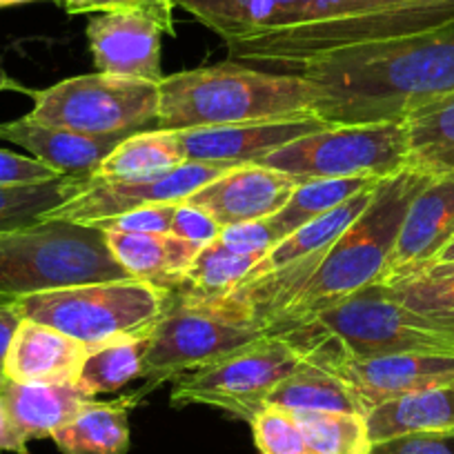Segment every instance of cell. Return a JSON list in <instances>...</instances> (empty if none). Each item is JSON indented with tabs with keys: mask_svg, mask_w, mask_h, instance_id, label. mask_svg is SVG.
Returning a JSON list of instances; mask_svg holds the SVG:
<instances>
[{
	"mask_svg": "<svg viewBox=\"0 0 454 454\" xmlns=\"http://www.w3.org/2000/svg\"><path fill=\"white\" fill-rule=\"evenodd\" d=\"M59 176V172L32 156L0 150V185H34V183L54 181Z\"/></svg>",
	"mask_w": 454,
	"mask_h": 454,
	"instance_id": "40",
	"label": "cell"
},
{
	"mask_svg": "<svg viewBox=\"0 0 454 454\" xmlns=\"http://www.w3.org/2000/svg\"><path fill=\"white\" fill-rule=\"evenodd\" d=\"M0 401L25 439H47L72 423L94 396L85 395L76 381L19 383L0 379Z\"/></svg>",
	"mask_w": 454,
	"mask_h": 454,
	"instance_id": "20",
	"label": "cell"
},
{
	"mask_svg": "<svg viewBox=\"0 0 454 454\" xmlns=\"http://www.w3.org/2000/svg\"><path fill=\"white\" fill-rule=\"evenodd\" d=\"M0 379H3V370H0Z\"/></svg>",
	"mask_w": 454,
	"mask_h": 454,
	"instance_id": "46",
	"label": "cell"
},
{
	"mask_svg": "<svg viewBox=\"0 0 454 454\" xmlns=\"http://www.w3.org/2000/svg\"><path fill=\"white\" fill-rule=\"evenodd\" d=\"M383 286L423 327L454 339V272L421 270Z\"/></svg>",
	"mask_w": 454,
	"mask_h": 454,
	"instance_id": "29",
	"label": "cell"
},
{
	"mask_svg": "<svg viewBox=\"0 0 454 454\" xmlns=\"http://www.w3.org/2000/svg\"><path fill=\"white\" fill-rule=\"evenodd\" d=\"M454 237V172L434 176L410 203L387 256L386 277L392 283L419 272Z\"/></svg>",
	"mask_w": 454,
	"mask_h": 454,
	"instance_id": "15",
	"label": "cell"
},
{
	"mask_svg": "<svg viewBox=\"0 0 454 454\" xmlns=\"http://www.w3.org/2000/svg\"><path fill=\"white\" fill-rule=\"evenodd\" d=\"M181 163H185V156L174 129L137 132L114 147L112 154L98 165L91 178L129 181L169 172Z\"/></svg>",
	"mask_w": 454,
	"mask_h": 454,
	"instance_id": "27",
	"label": "cell"
},
{
	"mask_svg": "<svg viewBox=\"0 0 454 454\" xmlns=\"http://www.w3.org/2000/svg\"><path fill=\"white\" fill-rule=\"evenodd\" d=\"M379 185H381V183H379ZM377 187H370V190H364L361 194L352 196L350 200H346L343 205L334 207L332 212L305 223L303 227H299V230L292 232L290 237L278 241L277 246L254 265V270L247 274L246 281H254V278L265 277V274L270 272H277V270L286 268V265L299 263V261L308 259V256L334 246L336 239L346 232L348 227H350L352 223L365 212V207L372 203L374 194H377Z\"/></svg>",
	"mask_w": 454,
	"mask_h": 454,
	"instance_id": "23",
	"label": "cell"
},
{
	"mask_svg": "<svg viewBox=\"0 0 454 454\" xmlns=\"http://www.w3.org/2000/svg\"><path fill=\"white\" fill-rule=\"evenodd\" d=\"M330 128L318 116L294 121H270V123H243L227 128L181 129L178 143L185 160L196 163H239L250 165L281 150L296 138Z\"/></svg>",
	"mask_w": 454,
	"mask_h": 454,
	"instance_id": "16",
	"label": "cell"
},
{
	"mask_svg": "<svg viewBox=\"0 0 454 454\" xmlns=\"http://www.w3.org/2000/svg\"><path fill=\"white\" fill-rule=\"evenodd\" d=\"M321 87L301 74L234 63L172 74L159 82V129L227 128L317 116Z\"/></svg>",
	"mask_w": 454,
	"mask_h": 454,
	"instance_id": "3",
	"label": "cell"
},
{
	"mask_svg": "<svg viewBox=\"0 0 454 454\" xmlns=\"http://www.w3.org/2000/svg\"><path fill=\"white\" fill-rule=\"evenodd\" d=\"M277 339L286 340L303 361L325 370L401 352L454 355V339L423 327L383 283L355 292Z\"/></svg>",
	"mask_w": 454,
	"mask_h": 454,
	"instance_id": "5",
	"label": "cell"
},
{
	"mask_svg": "<svg viewBox=\"0 0 454 454\" xmlns=\"http://www.w3.org/2000/svg\"><path fill=\"white\" fill-rule=\"evenodd\" d=\"M0 452H14V454H29L27 439L23 432L16 427L12 421L10 412L5 410L3 401H0Z\"/></svg>",
	"mask_w": 454,
	"mask_h": 454,
	"instance_id": "41",
	"label": "cell"
},
{
	"mask_svg": "<svg viewBox=\"0 0 454 454\" xmlns=\"http://www.w3.org/2000/svg\"><path fill=\"white\" fill-rule=\"evenodd\" d=\"M296 74L321 87L327 125L403 121L454 94V23L318 56Z\"/></svg>",
	"mask_w": 454,
	"mask_h": 454,
	"instance_id": "1",
	"label": "cell"
},
{
	"mask_svg": "<svg viewBox=\"0 0 454 454\" xmlns=\"http://www.w3.org/2000/svg\"><path fill=\"white\" fill-rule=\"evenodd\" d=\"M160 36L163 29L154 20L129 12H105L87 25V41L98 72L156 85L165 78Z\"/></svg>",
	"mask_w": 454,
	"mask_h": 454,
	"instance_id": "17",
	"label": "cell"
},
{
	"mask_svg": "<svg viewBox=\"0 0 454 454\" xmlns=\"http://www.w3.org/2000/svg\"><path fill=\"white\" fill-rule=\"evenodd\" d=\"M32 121L90 138L132 137L159 116V85L138 78L87 74L29 94Z\"/></svg>",
	"mask_w": 454,
	"mask_h": 454,
	"instance_id": "10",
	"label": "cell"
},
{
	"mask_svg": "<svg viewBox=\"0 0 454 454\" xmlns=\"http://www.w3.org/2000/svg\"><path fill=\"white\" fill-rule=\"evenodd\" d=\"M0 138L27 150L32 159L41 160L60 176L87 178L112 154L114 147L128 137L90 138L23 116L0 123Z\"/></svg>",
	"mask_w": 454,
	"mask_h": 454,
	"instance_id": "18",
	"label": "cell"
},
{
	"mask_svg": "<svg viewBox=\"0 0 454 454\" xmlns=\"http://www.w3.org/2000/svg\"><path fill=\"white\" fill-rule=\"evenodd\" d=\"M265 405H278L290 412H348L365 417L364 405L346 381L308 361L270 392Z\"/></svg>",
	"mask_w": 454,
	"mask_h": 454,
	"instance_id": "25",
	"label": "cell"
},
{
	"mask_svg": "<svg viewBox=\"0 0 454 454\" xmlns=\"http://www.w3.org/2000/svg\"><path fill=\"white\" fill-rule=\"evenodd\" d=\"M410 163L403 121L330 125L287 143L254 165L286 172L299 181L314 178H392Z\"/></svg>",
	"mask_w": 454,
	"mask_h": 454,
	"instance_id": "9",
	"label": "cell"
},
{
	"mask_svg": "<svg viewBox=\"0 0 454 454\" xmlns=\"http://www.w3.org/2000/svg\"><path fill=\"white\" fill-rule=\"evenodd\" d=\"M20 3H29V0H0V7H10V5H20Z\"/></svg>",
	"mask_w": 454,
	"mask_h": 454,
	"instance_id": "45",
	"label": "cell"
},
{
	"mask_svg": "<svg viewBox=\"0 0 454 454\" xmlns=\"http://www.w3.org/2000/svg\"><path fill=\"white\" fill-rule=\"evenodd\" d=\"M169 232H172L174 237L196 243V246L200 247H207L218 241L223 227L218 225L207 212H203V209L196 207V205L181 200V203H176V214H174L172 230H169Z\"/></svg>",
	"mask_w": 454,
	"mask_h": 454,
	"instance_id": "38",
	"label": "cell"
},
{
	"mask_svg": "<svg viewBox=\"0 0 454 454\" xmlns=\"http://www.w3.org/2000/svg\"><path fill=\"white\" fill-rule=\"evenodd\" d=\"M20 321L23 318L19 317V312L12 305H0V370H3V361H5L7 350H10L12 336L19 330Z\"/></svg>",
	"mask_w": 454,
	"mask_h": 454,
	"instance_id": "42",
	"label": "cell"
},
{
	"mask_svg": "<svg viewBox=\"0 0 454 454\" xmlns=\"http://www.w3.org/2000/svg\"><path fill=\"white\" fill-rule=\"evenodd\" d=\"M147 350H150V336L90 348L78 368L76 386L94 399L105 392L121 390L129 381L143 377Z\"/></svg>",
	"mask_w": 454,
	"mask_h": 454,
	"instance_id": "30",
	"label": "cell"
},
{
	"mask_svg": "<svg viewBox=\"0 0 454 454\" xmlns=\"http://www.w3.org/2000/svg\"><path fill=\"white\" fill-rule=\"evenodd\" d=\"M241 168L239 163H196L185 160L169 172L154 176L129 178V181H109V178H85L82 190L74 199L51 209L43 221H67L81 225H94L105 218L121 216L132 209L147 205L181 203L187 196L199 192L214 178L230 169Z\"/></svg>",
	"mask_w": 454,
	"mask_h": 454,
	"instance_id": "12",
	"label": "cell"
},
{
	"mask_svg": "<svg viewBox=\"0 0 454 454\" xmlns=\"http://www.w3.org/2000/svg\"><path fill=\"white\" fill-rule=\"evenodd\" d=\"M67 14H105L129 12L154 20L163 34H174V0H67Z\"/></svg>",
	"mask_w": 454,
	"mask_h": 454,
	"instance_id": "35",
	"label": "cell"
},
{
	"mask_svg": "<svg viewBox=\"0 0 454 454\" xmlns=\"http://www.w3.org/2000/svg\"><path fill=\"white\" fill-rule=\"evenodd\" d=\"M372 454H454V430L396 436L372 445Z\"/></svg>",
	"mask_w": 454,
	"mask_h": 454,
	"instance_id": "39",
	"label": "cell"
},
{
	"mask_svg": "<svg viewBox=\"0 0 454 454\" xmlns=\"http://www.w3.org/2000/svg\"><path fill=\"white\" fill-rule=\"evenodd\" d=\"M301 183L286 172L250 163L214 178L185 203L207 212L221 227H232L277 214Z\"/></svg>",
	"mask_w": 454,
	"mask_h": 454,
	"instance_id": "14",
	"label": "cell"
},
{
	"mask_svg": "<svg viewBox=\"0 0 454 454\" xmlns=\"http://www.w3.org/2000/svg\"><path fill=\"white\" fill-rule=\"evenodd\" d=\"M63 3H67V0H63Z\"/></svg>",
	"mask_w": 454,
	"mask_h": 454,
	"instance_id": "47",
	"label": "cell"
},
{
	"mask_svg": "<svg viewBox=\"0 0 454 454\" xmlns=\"http://www.w3.org/2000/svg\"><path fill=\"white\" fill-rule=\"evenodd\" d=\"M252 434L261 454H312L294 412L265 405L252 419Z\"/></svg>",
	"mask_w": 454,
	"mask_h": 454,
	"instance_id": "34",
	"label": "cell"
},
{
	"mask_svg": "<svg viewBox=\"0 0 454 454\" xmlns=\"http://www.w3.org/2000/svg\"><path fill=\"white\" fill-rule=\"evenodd\" d=\"M0 91H20V94H32V90H27V87H23L20 82H16L14 78L7 76L3 69H0Z\"/></svg>",
	"mask_w": 454,
	"mask_h": 454,
	"instance_id": "43",
	"label": "cell"
},
{
	"mask_svg": "<svg viewBox=\"0 0 454 454\" xmlns=\"http://www.w3.org/2000/svg\"><path fill=\"white\" fill-rule=\"evenodd\" d=\"M303 364L299 355L277 336L247 343L218 361L176 377L174 405H209L252 423L265 408L270 392Z\"/></svg>",
	"mask_w": 454,
	"mask_h": 454,
	"instance_id": "11",
	"label": "cell"
},
{
	"mask_svg": "<svg viewBox=\"0 0 454 454\" xmlns=\"http://www.w3.org/2000/svg\"><path fill=\"white\" fill-rule=\"evenodd\" d=\"M87 350L54 327L23 318L3 361V377L19 383L76 381Z\"/></svg>",
	"mask_w": 454,
	"mask_h": 454,
	"instance_id": "19",
	"label": "cell"
},
{
	"mask_svg": "<svg viewBox=\"0 0 454 454\" xmlns=\"http://www.w3.org/2000/svg\"><path fill=\"white\" fill-rule=\"evenodd\" d=\"M445 263H454V237L450 239L448 246H445L443 250H441L439 254L434 256V261H432V263H427V265H445ZM427 265H426V268H427Z\"/></svg>",
	"mask_w": 454,
	"mask_h": 454,
	"instance_id": "44",
	"label": "cell"
},
{
	"mask_svg": "<svg viewBox=\"0 0 454 454\" xmlns=\"http://www.w3.org/2000/svg\"><path fill=\"white\" fill-rule=\"evenodd\" d=\"M370 454H372V452H370Z\"/></svg>",
	"mask_w": 454,
	"mask_h": 454,
	"instance_id": "48",
	"label": "cell"
},
{
	"mask_svg": "<svg viewBox=\"0 0 454 454\" xmlns=\"http://www.w3.org/2000/svg\"><path fill=\"white\" fill-rule=\"evenodd\" d=\"M176 203L147 205V207L132 209L121 216L105 218L94 223V227L103 232H121V234H169L172 230Z\"/></svg>",
	"mask_w": 454,
	"mask_h": 454,
	"instance_id": "36",
	"label": "cell"
},
{
	"mask_svg": "<svg viewBox=\"0 0 454 454\" xmlns=\"http://www.w3.org/2000/svg\"><path fill=\"white\" fill-rule=\"evenodd\" d=\"M379 183H381L379 178H314V181H303L292 192L287 203L277 214L268 216V223L278 241H283L299 227H303L305 223L332 212L334 207L350 200L352 196L361 194L370 187H377Z\"/></svg>",
	"mask_w": 454,
	"mask_h": 454,
	"instance_id": "28",
	"label": "cell"
},
{
	"mask_svg": "<svg viewBox=\"0 0 454 454\" xmlns=\"http://www.w3.org/2000/svg\"><path fill=\"white\" fill-rule=\"evenodd\" d=\"M141 395L128 399L91 401L72 423L51 434L63 454H128L129 410Z\"/></svg>",
	"mask_w": 454,
	"mask_h": 454,
	"instance_id": "24",
	"label": "cell"
},
{
	"mask_svg": "<svg viewBox=\"0 0 454 454\" xmlns=\"http://www.w3.org/2000/svg\"><path fill=\"white\" fill-rule=\"evenodd\" d=\"M250 305L234 294L223 299L168 292L163 314L150 334L143 377L152 386L199 370L239 348L263 339Z\"/></svg>",
	"mask_w": 454,
	"mask_h": 454,
	"instance_id": "7",
	"label": "cell"
},
{
	"mask_svg": "<svg viewBox=\"0 0 454 454\" xmlns=\"http://www.w3.org/2000/svg\"><path fill=\"white\" fill-rule=\"evenodd\" d=\"M432 178V174L421 169L405 168L396 176L381 181L372 203L336 239L312 278L290 305L270 321L265 334L281 336L355 292L381 283L405 212Z\"/></svg>",
	"mask_w": 454,
	"mask_h": 454,
	"instance_id": "4",
	"label": "cell"
},
{
	"mask_svg": "<svg viewBox=\"0 0 454 454\" xmlns=\"http://www.w3.org/2000/svg\"><path fill=\"white\" fill-rule=\"evenodd\" d=\"M168 290L138 281H105L27 296L12 308L20 318L54 327L87 348L150 336L163 314Z\"/></svg>",
	"mask_w": 454,
	"mask_h": 454,
	"instance_id": "8",
	"label": "cell"
},
{
	"mask_svg": "<svg viewBox=\"0 0 454 454\" xmlns=\"http://www.w3.org/2000/svg\"><path fill=\"white\" fill-rule=\"evenodd\" d=\"M312 454H370L372 441L364 414L294 412Z\"/></svg>",
	"mask_w": 454,
	"mask_h": 454,
	"instance_id": "33",
	"label": "cell"
},
{
	"mask_svg": "<svg viewBox=\"0 0 454 454\" xmlns=\"http://www.w3.org/2000/svg\"><path fill=\"white\" fill-rule=\"evenodd\" d=\"M454 23V0H301L281 32L227 43L243 63L296 74L309 60Z\"/></svg>",
	"mask_w": 454,
	"mask_h": 454,
	"instance_id": "2",
	"label": "cell"
},
{
	"mask_svg": "<svg viewBox=\"0 0 454 454\" xmlns=\"http://www.w3.org/2000/svg\"><path fill=\"white\" fill-rule=\"evenodd\" d=\"M82 183L85 178L59 176L34 185H0V232L43 221L45 214L74 199Z\"/></svg>",
	"mask_w": 454,
	"mask_h": 454,
	"instance_id": "32",
	"label": "cell"
},
{
	"mask_svg": "<svg viewBox=\"0 0 454 454\" xmlns=\"http://www.w3.org/2000/svg\"><path fill=\"white\" fill-rule=\"evenodd\" d=\"M109 252L129 277L172 292L192 261L203 250L196 243L169 234L105 232Z\"/></svg>",
	"mask_w": 454,
	"mask_h": 454,
	"instance_id": "21",
	"label": "cell"
},
{
	"mask_svg": "<svg viewBox=\"0 0 454 454\" xmlns=\"http://www.w3.org/2000/svg\"><path fill=\"white\" fill-rule=\"evenodd\" d=\"M259 261L261 256L234 254L216 241L199 252L172 292L196 296V299H223L246 281Z\"/></svg>",
	"mask_w": 454,
	"mask_h": 454,
	"instance_id": "31",
	"label": "cell"
},
{
	"mask_svg": "<svg viewBox=\"0 0 454 454\" xmlns=\"http://www.w3.org/2000/svg\"><path fill=\"white\" fill-rule=\"evenodd\" d=\"M327 370L350 386L365 414L396 396L454 387V355L450 352H401L346 361Z\"/></svg>",
	"mask_w": 454,
	"mask_h": 454,
	"instance_id": "13",
	"label": "cell"
},
{
	"mask_svg": "<svg viewBox=\"0 0 454 454\" xmlns=\"http://www.w3.org/2000/svg\"><path fill=\"white\" fill-rule=\"evenodd\" d=\"M134 278L94 225L38 221L0 232V305L90 283Z\"/></svg>",
	"mask_w": 454,
	"mask_h": 454,
	"instance_id": "6",
	"label": "cell"
},
{
	"mask_svg": "<svg viewBox=\"0 0 454 454\" xmlns=\"http://www.w3.org/2000/svg\"><path fill=\"white\" fill-rule=\"evenodd\" d=\"M372 445L419 432L454 430V387L412 392L365 414Z\"/></svg>",
	"mask_w": 454,
	"mask_h": 454,
	"instance_id": "22",
	"label": "cell"
},
{
	"mask_svg": "<svg viewBox=\"0 0 454 454\" xmlns=\"http://www.w3.org/2000/svg\"><path fill=\"white\" fill-rule=\"evenodd\" d=\"M225 250L234 252V254H252L261 256L263 259L270 250L278 243L277 234L270 227L268 218H261V221H250V223H239L232 227H223L221 237H218Z\"/></svg>",
	"mask_w": 454,
	"mask_h": 454,
	"instance_id": "37",
	"label": "cell"
},
{
	"mask_svg": "<svg viewBox=\"0 0 454 454\" xmlns=\"http://www.w3.org/2000/svg\"><path fill=\"white\" fill-rule=\"evenodd\" d=\"M408 134V168L441 176L454 172V94L414 109L403 119Z\"/></svg>",
	"mask_w": 454,
	"mask_h": 454,
	"instance_id": "26",
	"label": "cell"
}]
</instances>
